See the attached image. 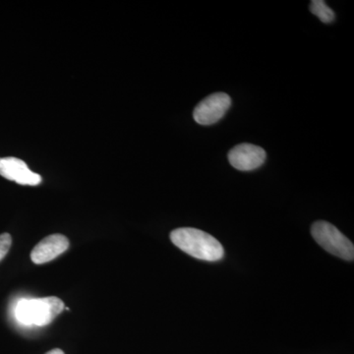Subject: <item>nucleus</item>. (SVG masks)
<instances>
[{
	"label": "nucleus",
	"instance_id": "nucleus-1",
	"mask_svg": "<svg viewBox=\"0 0 354 354\" xmlns=\"http://www.w3.org/2000/svg\"><path fill=\"white\" fill-rule=\"evenodd\" d=\"M171 239L174 245L196 259L215 262L221 260L225 253L223 245L215 237L197 228H177L171 232Z\"/></svg>",
	"mask_w": 354,
	"mask_h": 354
},
{
	"label": "nucleus",
	"instance_id": "nucleus-2",
	"mask_svg": "<svg viewBox=\"0 0 354 354\" xmlns=\"http://www.w3.org/2000/svg\"><path fill=\"white\" fill-rule=\"evenodd\" d=\"M64 307V301L55 297L22 299L16 306L15 315L24 325L44 327L50 325Z\"/></svg>",
	"mask_w": 354,
	"mask_h": 354
},
{
	"label": "nucleus",
	"instance_id": "nucleus-3",
	"mask_svg": "<svg viewBox=\"0 0 354 354\" xmlns=\"http://www.w3.org/2000/svg\"><path fill=\"white\" fill-rule=\"evenodd\" d=\"M311 234L317 243L328 252L342 259L353 261V242L344 236L332 223L323 221H316L312 225Z\"/></svg>",
	"mask_w": 354,
	"mask_h": 354
},
{
	"label": "nucleus",
	"instance_id": "nucleus-4",
	"mask_svg": "<svg viewBox=\"0 0 354 354\" xmlns=\"http://www.w3.org/2000/svg\"><path fill=\"white\" fill-rule=\"evenodd\" d=\"M232 104V99L225 93H216L197 104L193 118L198 124L212 125L220 121Z\"/></svg>",
	"mask_w": 354,
	"mask_h": 354
},
{
	"label": "nucleus",
	"instance_id": "nucleus-5",
	"mask_svg": "<svg viewBox=\"0 0 354 354\" xmlns=\"http://www.w3.org/2000/svg\"><path fill=\"white\" fill-rule=\"evenodd\" d=\"M230 164L241 171H254L262 167L266 160L264 149L252 144H241L228 153Z\"/></svg>",
	"mask_w": 354,
	"mask_h": 354
},
{
	"label": "nucleus",
	"instance_id": "nucleus-6",
	"mask_svg": "<svg viewBox=\"0 0 354 354\" xmlns=\"http://www.w3.org/2000/svg\"><path fill=\"white\" fill-rule=\"evenodd\" d=\"M0 176L21 185L36 186L41 183V176L18 158H0Z\"/></svg>",
	"mask_w": 354,
	"mask_h": 354
},
{
	"label": "nucleus",
	"instance_id": "nucleus-7",
	"mask_svg": "<svg viewBox=\"0 0 354 354\" xmlns=\"http://www.w3.org/2000/svg\"><path fill=\"white\" fill-rule=\"evenodd\" d=\"M69 241L62 234H51L39 241L31 253V260L37 265L55 260L68 249Z\"/></svg>",
	"mask_w": 354,
	"mask_h": 354
},
{
	"label": "nucleus",
	"instance_id": "nucleus-8",
	"mask_svg": "<svg viewBox=\"0 0 354 354\" xmlns=\"http://www.w3.org/2000/svg\"><path fill=\"white\" fill-rule=\"evenodd\" d=\"M310 11L317 16L325 24H329L335 20V12L323 0H313L310 3Z\"/></svg>",
	"mask_w": 354,
	"mask_h": 354
},
{
	"label": "nucleus",
	"instance_id": "nucleus-9",
	"mask_svg": "<svg viewBox=\"0 0 354 354\" xmlns=\"http://www.w3.org/2000/svg\"><path fill=\"white\" fill-rule=\"evenodd\" d=\"M12 237L9 234H0V261L3 260L10 250Z\"/></svg>",
	"mask_w": 354,
	"mask_h": 354
},
{
	"label": "nucleus",
	"instance_id": "nucleus-10",
	"mask_svg": "<svg viewBox=\"0 0 354 354\" xmlns=\"http://www.w3.org/2000/svg\"><path fill=\"white\" fill-rule=\"evenodd\" d=\"M46 354H64V351L62 349H53V351H48Z\"/></svg>",
	"mask_w": 354,
	"mask_h": 354
}]
</instances>
